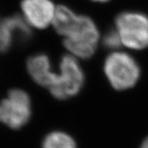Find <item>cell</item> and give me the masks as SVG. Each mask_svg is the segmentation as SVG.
<instances>
[{"label": "cell", "mask_w": 148, "mask_h": 148, "mask_svg": "<svg viewBox=\"0 0 148 148\" xmlns=\"http://www.w3.org/2000/svg\"><path fill=\"white\" fill-rule=\"evenodd\" d=\"M61 36L69 54L82 59L90 58L100 41V32L94 21L78 14Z\"/></svg>", "instance_id": "6da1fadb"}, {"label": "cell", "mask_w": 148, "mask_h": 148, "mask_svg": "<svg viewBox=\"0 0 148 148\" xmlns=\"http://www.w3.org/2000/svg\"><path fill=\"white\" fill-rule=\"evenodd\" d=\"M104 72L110 84L115 90H123L137 84L141 69L136 59L130 54L115 50L106 58Z\"/></svg>", "instance_id": "7a4b0ae2"}, {"label": "cell", "mask_w": 148, "mask_h": 148, "mask_svg": "<svg viewBox=\"0 0 148 148\" xmlns=\"http://www.w3.org/2000/svg\"><path fill=\"white\" fill-rule=\"evenodd\" d=\"M32 116L31 96L26 90L13 88L0 101V123L12 130H20Z\"/></svg>", "instance_id": "3957f363"}, {"label": "cell", "mask_w": 148, "mask_h": 148, "mask_svg": "<svg viewBox=\"0 0 148 148\" xmlns=\"http://www.w3.org/2000/svg\"><path fill=\"white\" fill-rule=\"evenodd\" d=\"M84 82V72L78 58L66 54L60 60L56 80L49 90L53 98L61 101L67 100L79 93Z\"/></svg>", "instance_id": "277c9868"}, {"label": "cell", "mask_w": 148, "mask_h": 148, "mask_svg": "<svg viewBox=\"0 0 148 148\" xmlns=\"http://www.w3.org/2000/svg\"><path fill=\"white\" fill-rule=\"evenodd\" d=\"M122 45L132 50L148 47V16L138 12H123L115 19Z\"/></svg>", "instance_id": "5b68a950"}, {"label": "cell", "mask_w": 148, "mask_h": 148, "mask_svg": "<svg viewBox=\"0 0 148 148\" xmlns=\"http://www.w3.org/2000/svg\"><path fill=\"white\" fill-rule=\"evenodd\" d=\"M57 7L51 0H22V17L31 27L39 30L52 25Z\"/></svg>", "instance_id": "8992f818"}, {"label": "cell", "mask_w": 148, "mask_h": 148, "mask_svg": "<svg viewBox=\"0 0 148 148\" xmlns=\"http://www.w3.org/2000/svg\"><path fill=\"white\" fill-rule=\"evenodd\" d=\"M31 35V27L22 16L14 15L6 17L0 21V52L8 51L15 41H27Z\"/></svg>", "instance_id": "52a82bcc"}, {"label": "cell", "mask_w": 148, "mask_h": 148, "mask_svg": "<svg viewBox=\"0 0 148 148\" xmlns=\"http://www.w3.org/2000/svg\"><path fill=\"white\" fill-rule=\"evenodd\" d=\"M27 73L37 85L49 89L54 83L57 73L53 70L50 59L46 54L37 53L27 59Z\"/></svg>", "instance_id": "ba28073f"}, {"label": "cell", "mask_w": 148, "mask_h": 148, "mask_svg": "<svg viewBox=\"0 0 148 148\" xmlns=\"http://www.w3.org/2000/svg\"><path fill=\"white\" fill-rule=\"evenodd\" d=\"M41 148H77L73 137L63 131H52L43 138Z\"/></svg>", "instance_id": "9c48e42d"}, {"label": "cell", "mask_w": 148, "mask_h": 148, "mask_svg": "<svg viewBox=\"0 0 148 148\" xmlns=\"http://www.w3.org/2000/svg\"><path fill=\"white\" fill-rule=\"evenodd\" d=\"M102 43L104 46L109 49L114 51L119 49V48L122 45V42L119 35L115 30V28L105 34L102 39Z\"/></svg>", "instance_id": "30bf717a"}, {"label": "cell", "mask_w": 148, "mask_h": 148, "mask_svg": "<svg viewBox=\"0 0 148 148\" xmlns=\"http://www.w3.org/2000/svg\"><path fill=\"white\" fill-rule=\"evenodd\" d=\"M141 148H148V137L144 140V142L142 144Z\"/></svg>", "instance_id": "8fae6325"}, {"label": "cell", "mask_w": 148, "mask_h": 148, "mask_svg": "<svg viewBox=\"0 0 148 148\" xmlns=\"http://www.w3.org/2000/svg\"><path fill=\"white\" fill-rule=\"evenodd\" d=\"M93 2H96V3H106V2H108L110 0H91Z\"/></svg>", "instance_id": "7c38bea8"}]
</instances>
